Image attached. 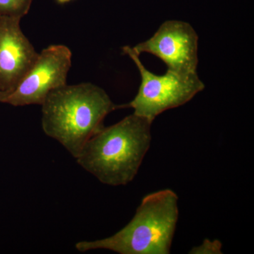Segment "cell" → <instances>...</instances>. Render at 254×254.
I'll return each instance as SVG.
<instances>
[{
	"mask_svg": "<svg viewBox=\"0 0 254 254\" xmlns=\"http://www.w3.org/2000/svg\"><path fill=\"white\" fill-rule=\"evenodd\" d=\"M33 0H0V17L21 19L31 9Z\"/></svg>",
	"mask_w": 254,
	"mask_h": 254,
	"instance_id": "8",
	"label": "cell"
},
{
	"mask_svg": "<svg viewBox=\"0 0 254 254\" xmlns=\"http://www.w3.org/2000/svg\"><path fill=\"white\" fill-rule=\"evenodd\" d=\"M71 57V50L64 45L45 48L17 87L5 95L1 103L15 107L41 105L50 92L66 85Z\"/></svg>",
	"mask_w": 254,
	"mask_h": 254,
	"instance_id": "5",
	"label": "cell"
},
{
	"mask_svg": "<svg viewBox=\"0 0 254 254\" xmlns=\"http://www.w3.org/2000/svg\"><path fill=\"white\" fill-rule=\"evenodd\" d=\"M123 50L136 65L141 82L133 100L119 105V109L133 108V114L153 123L160 114L186 104L205 88L197 73L182 74L167 70L165 74H155L145 67L131 47H123Z\"/></svg>",
	"mask_w": 254,
	"mask_h": 254,
	"instance_id": "4",
	"label": "cell"
},
{
	"mask_svg": "<svg viewBox=\"0 0 254 254\" xmlns=\"http://www.w3.org/2000/svg\"><path fill=\"white\" fill-rule=\"evenodd\" d=\"M21 19L0 17V91H14L38 54L20 26Z\"/></svg>",
	"mask_w": 254,
	"mask_h": 254,
	"instance_id": "7",
	"label": "cell"
},
{
	"mask_svg": "<svg viewBox=\"0 0 254 254\" xmlns=\"http://www.w3.org/2000/svg\"><path fill=\"white\" fill-rule=\"evenodd\" d=\"M222 244L218 240H205L203 243L198 247H193L190 254H222Z\"/></svg>",
	"mask_w": 254,
	"mask_h": 254,
	"instance_id": "9",
	"label": "cell"
},
{
	"mask_svg": "<svg viewBox=\"0 0 254 254\" xmlns=\"http://www.w3.org/2000/svg\"><path fill=\"white\" fill-rule=\"evenodd\" d=\"M59 3H61V4H64V3L68 2V1H71V0H57Z\"/></svg>",
	"mask_w": 254,
	"mask_h": 254,
	"instance_id": "11",
	"label": "cell"
},
{
	"mask_svg": "<svg viewBox=\"0 0 254 254\" xmlns=\"http://www.w3.org/2000/svg\"><path fill=\"white\" fill-rule=\"evenodd\" d=\"M5 95H6V93L0 91V103H1V101H2L3 98H4Z\"/></svg>",
	"mask_w": 254,
	"mask_h": 254,
	"instance_id": "10",
	"label": "cell"
},
{
	"mask_svg": "<svg viewBox=\"0 0 254 254\" xmlns=\"http://www.w3.org/2000/svg\"><path fill=\"white\" fill-rule=\"evenodd\" d=\"M152 123L133 113L115 125L103 127L85 143L76 161L105 185H128L149 149Z\"/></svg>",
	"mask_w": 254,
	"mask_h": 254,
	"instance_id": "2",
	"label": "cell"
},
{
	"mask_svg": "<svg viewBox=\"0 0 254 254\" xmlns=\"http://www.w3.org/2000/svg\"><path fill=\"white\" fill-rule=\"evenodd\" d=\"M178 217L176 193L159 190L145 196L131 221L113 236L79 242L75 247L80 252L107 250L120 254H168Z\"/></svg>",
	"mask_w": 254,
	"mask_h": 254,
	"instance_id": "3",
	"label": "cell"
},
{
	"mask_svg": "<svg viewBox=\"0 0 254 254\" xmlns=\"http://www.w3.org/2000/svg\"><path fill=\"white\" fill-rule=\"evenodd\" d=\"M42 106V128L76 158L103 127L105 117L119 109L109 95L91 83L66 84L50 92Z\"/></svg>",
	"mask_w": 254,
	"mask_h": 254,
	"instance_id": "1",
	"label": "cell"
},
{
	"mask_svg": "<svg viewBox=\"0 0 254 254\" xmlns=\"http://www.w3.org/2000/svg\"><path fill=\"white\" fill-rule=\"evenodd\" d=\"M198 36L190 23L169 20L162 23L154 35L133 47L140 55L148 53L161 60L168 71L193 74L197 73Z\"/></svg>",
	"mask_w": 254,
	"mask_h": 254,
	"instance_id": "6",
	"label": "cell"
}]
</instances>
